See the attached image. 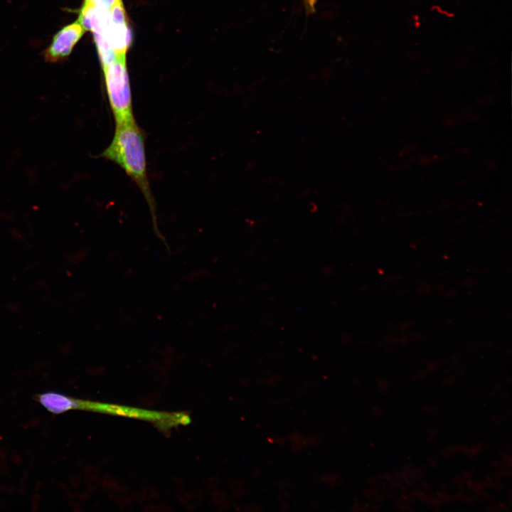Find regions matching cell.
Segmentation results:
<instances>
[{"label":"cell","instance_id":"1","mask_svg":"<svg viewBox=\"0 0 512 512\" xmlns=\"http://www.w3.org/2000/svg\"><path fill=\"white\" fill-rule=\"evenodd\" d=\"M100 156L121 167L140 189L149 205L158 234L155 202L147 176L145 134L135 119L115 124L112 139Z\"/></svg>","mask_w":512,"mask_h":512},{"label":"cell","instance_id":"2","mask_svg":"<svg viewBox=\"0 0 512 512\" xmlns=\"http://www.w3.org/2000/svg\"><path fill=\"white\" fill-rule=\"evenodd\" d=\"M110 110L115 124L134 119L126 56L102 68Z\"/></svg>","mask_w":512,"mask_h":512},{"label":"cell","instance_id":"3","mask_svg":"<svg viewBox=\"0 0 512 512\" xmlns=\"http://www.w3.org/2000/svg\"><path fill=\"white\" fill-rule=\"evenodd\" d=\"M106 36L116 56H126L131 43V33L122 0H117L110 9Z\"/></svg>","mask_w":512,"mask_h":512},{"label":"cell","instance_id":"4","mask_svg":"<svg viewBox=\"0 0 512 512\" xmlns=\"http://www.w3.org/2000/svg\"><path fill=\"white\" fill-rule=\"evenodd\" d=\"M85 31L79 21L65 26L54 36L53 42L47 50L46 57L50 60H57L68 55Z\"/></svg>","mask_w":512,"mask_h":512},{"label":"cell","instance_id":"5","mask_svg":"<svg viewBox=\"0 0 512 512\" xmlns=\"http://www.w3.org/2000/svg\"><path fill=\"white\" fill-rule=\"evenodd\" d=\"M109 19L110 9L85 0L78 21L94 36H106Z\"/></svg>","mask_w":512,"mask_h":512},{"label":"cell","instance_id":"6","mask_svg":"<svg viewBox=\"0 0 512 512\" xmlns=\"http://www.w3.org/2000/svg\"><path fill=\"white\" fill-rule=\"evenodd\" d=\"M92 3L101 6L105 9H110L117 0H88Z\"/></svg>","mask_w":512,"mask_h":512}]
</instances>
